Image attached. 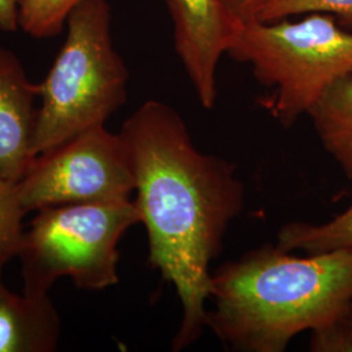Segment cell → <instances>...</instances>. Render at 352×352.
<instances>
[{
  "label": "cell",
  "mask_w": 352,
  "mask_h": 352,
  "mask_svg": "<svg viewBox=\"0 0 352 352\" xmlns=\"http://www.w3.org/2000/svg\"><path fill=\"white\" fill-rule=\"evenodd\" d=\"M128 69L115 50L107 0H87L67 20V37L42 82L33 155L104 126L126 101Z\"/></svg>",
  "instance_id": "cell-3"
},
{
  "label": "cell",
  "mask_w": 352,
  "mask_h": 352,
  "mask_svg": "<svg viewBox=\"0 0 352 352\" xmlns=\"http://www.w3.org/2000/svg\"><path fill=\"white\" fill-rule=\"evenodd\" d=\"M87 0H21L19 29L30 37H56L63 32L69 14Z\"/></svg>",
  "instance_id": "cell-12"
},
{
  "label": "cell",
  "mask_w": 352,
  "mask_h": 352,
  "mask_svg": "<svg viewBox=\"0 0 352 352\" xmlns=\"http://www.w3.org/2000/svg\"><path fill=\"white\" fill-rule=\"evenodd\" d=\"M228 12L241 21L254 19L265 0H222Z\"/></svg>",
  "instance_id": "cell-17"
},
{
  "label": "cell",
  "mask_w": 352,
  "mask_h": 352,
  "mask_svg": "<svg viewBox=\"0 0 352 352\" xmlns=\"http://www.w3.org/2000/svg\"><path fill=\"white\" fill-rule=\"evenodd\" d=\"M175 50L204 109L217 101V67L239 25L222 0H166Z\"/></svg>",
  "instance_id": "cell-7"
},
{
  "label": "cell",
  "mask_w": 352,
  "mask_h": 352,
  "mask_svg": "<svg viewBox=\"0 0 352 352\" xmlns=\"http://www.w3.org/2000/svg\"><path fill=\"white\" fill-rule=\"evenodd\" d=\"M0 265V352H54L62 322L49 294H16Z\"/></svg>",
  "instance_id": "cell-9"
},
{
  "label": "cell",
  "mask_w": 352,
  "mask_h": 352,
  "mask_svg": "<svg viewBox=\"0 0 352 352\" xmlns=\"http://www.w3.org/2000/svg\"><path fill=\"white\" fill-rule=\"evenodd\" d=\"M21 0H0V30L13 33L19 30V7Z\"/></svg>",
  "instance_id": "cell-16"
},
{
  "label": "cell",
  "mask_w": 352,
  "mask_h": 352,
  "mask_svg": "<svg viewBox=\"0 0 352 352\" xmlns=\"http://www.w3.org/2000/svg\"><path fill=\"white\" fill-rule=\"evenodd\" d=\"M26 212L19 200L16 184L0 177V265L16 257L23 236Z\"/></svg>",
  "instance_id": "cell-14"
},
{
  "label": "cell",
  "mask_w": 352,
  "mask_h": 352,
  "mask_svg": "<svg viewBox=\"0 0 352 352\" xmlns=\"http://www.w3.org/2000/svg\"><path fill=\"white\" fill-rule=\"evenodd\" d=\"M308 115L324 149L352 179V71L330 87Z\"/></svg>",
  "instance_id": "cell-10"
},
{
  "label": "cell",
  "mask_w": 352,
  "mask_h": 352,
  "mask_svg": "<svg viewBox=\"0 0 352 352\" xmlns=\"http://www.w3.org/2000/svg\"><path fill=\"white\" fill-rule=\"evenodd\" d=\"M38 84L20 59L0 46V177L16 184L34 160L32 144L37 123Z\"/></svg>",
  "instance_id": "cell-8"
},
{
  "label": "cell",
  "mask_w": 352,
  "mask_h": 352,
  "mask_svg": "<svg viewBox=\"0 0 352 352\" xmlns=\"http://www.w3.org/2000/svg\"><path fill=\"white\" fill-rule=\"evenodd\" d=\"M277 245L285 251L305 254L352 252V204L343 213L321 225L289 222L280 228Z\"/></svg>",
  "instance_id": "cell-11"
},
{
  "label": "cell",
  "mask_w": 352,
  "mask_h": 352,
  "mask_svg": "<svg viewBox=\"0 0 352 352\" xmlns=\"http://www.w3.org/2000/svg\"><path fill=\"white\" fill-rule=\"evenodd\" d=\"M135 176V205L148 232L149 264L174 286L183 316L173 351L206 327L210 264L244 206V186L226 160L199 151L180 113L151 100L119 132Z\"/></svg>",
  "instance_id": "cell-1"
},
{
  "label": "cell",
  "mask_w": 352,
  "mask_h": 352,
  "mask_svg": "<svg viewBox=\"0 0 352 352\" xmlns=\"http://www.w3.org/2000/svg\"><path fill=\"white\" fill-rule=\"evenodd\" d=\"M26 213L71 204L131 201L135 176L119 133L94 126L38 154L16 183Z\"/></svg>",
  "instance_id": "cell-6"
},
{
  "label": "cell",
  "mask_w": 352,
  "mask_h": 352,
  "mask_svg": "<svg viewBox=\"0 0 352 352\" xmlns=\"http://www.w3.org/2000/svg\"><path fill=\"white\" fill-rule=\"evenodd\" d=\"M141 222L135 202L71 204L38 210L16 257L25 294H49L59 278L100 291L118 285V244Z\"/></svg>",
  "instance_id": "cell-5"
},
{
  "label": "cell",
  "mask_w": 352,
  "mask_h": 352,
  "mask_svg": "<svg viewBox=\"0 0 352 352\" xmlns=\"http://www.w3.org/2000/svg\"><path fill=\"white\" fill-rule=\"evenodd\" d=\"M304 13H327L352 25V0H265L254 19L277 21Z\"/></svg>",
  "instance_id": "cell-13"
},
{
  "label": "cell",
  "mask_w": 352,
  "mask_h": 352,
  "mask_svg": "<svg viewBox=\"0 0 352 352\" xmlns=\"http://www.w3.org/2000/svg\"><path fill=\"white\" fill-rule=\"evenodd\" d=\"M311 351L352 352V300L331 324L312 331Z\"/></svg>",
  "instance_id": "cell-15"
},
{
  "label": "cell",
  "mask_w": 352,
  "mask_h": 352,
  "mask_svg": "<svg viewBox=\"0 0 352 352\" xmlns=\"http://www.w3.org/2000/svg\"><path fill=\"white\" fill-rule=\"evenodd\" d=\"M227 54L250 64L256 78L272 89L263 106L282 126L309 113L340 78L352 71V33L327 13L240 21Z\"/></svg>",
  "instance_id": "cell-4"
},
{
  "label": "cell",
  "mask_w": 352,
  "mask_h": 352,
  "mask_svg": "<svg viewBox=\"0 0 352 352\" xmlns=\"http://www.w3.org/2000/svg\"><path fill=\"white\" fill-rule=\"evenodd\" d=\"M206 327L232 351L283 352L352 300V252L295 256L266 244L212 274Z\"/></svg>",
  "instance_id": "cell-2"
}]
</instances>
